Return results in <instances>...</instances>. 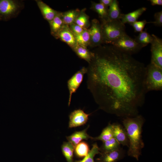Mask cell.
I'll return each instance as SVG.
<instances>
[{
    "mask_svg": "<svg viewBox=\"0 0 162 162\" xmlns=\"http://www.w3.org/2000/svg\"><path fill=\"white\" fill-rule=\"evenodd\" d=\"M93 53L87 86L100 108L124 118L138 115L147 93L144 64L111 45Z\"/></svg>",
    "mask_w": 162,
    "mask_h": 162,
    "instance_id": "6da1fadb",
    "label": "cell"
},
{
    "mask_svg": "<svg viewBox=\"0 0 162 162\" xmlns=\"http://www.w3.org/2000/svg\"><path fill=\"white\" fill-rule=\"evenodd\" d=\"M122 122L129 141L128 155L138 160L144 146L142 136L144 118L138 114L134 117L124 118Z\"/></svg>",
    "mask_w": 162,
    "mask_h": 162,
    "instance_id": "7a4b0ae2",
    "label": "cell"
},
{
    "mask_svg": "<svg viewBox=\"0 0 162 162\" xmlns=\"http://www.w3.org/2000/svg\"><path fill=\"white\" fill-rule=\"evenodd\" d=\"M102 21L101 25L103 42L111 44L126 34L125 24L121 20Z\"/></svg>",
    "mask_w": 162,
    "mask_h": 162,
    "instance_id": "3957f363",
    "label": "cell"
},
{
    "mask_svg": "<svg viewBox=\"0 0 162 162\" xmlns=\"http://www.w3.org/2000/svg\"><path fill=\"white\" fill-rule=\"evenodd\" d=\"M144 85L147 92L162 89V69L150 63L146 67Z\"/></svg>",
    "mask_w": 162,
    "mask_h": 162,
    "instance_id": "277c9868",
    "label": "cell"
},
{
    "mask_svg": "<svg viewBox=\"0 0 162 162\" xmlns=\"http://www.w3.org/2000/svg\"><path fill=\"white\" fill-rule=\"evenodd\" d=\"M24 7L22 1L0 0V20L7 21L16 18Z\"/></svg>",
    "mask_w": 162,
    "mask_h": 162,
    "instance_id": "5b68a950",
    "label": "cell"
},
{
    "mask_svg": "<svg viewBox=\"0 0 162 162\" xmlns=\"http://www.w3.org/2000/svg\"><path fill=\"white\" fill-rule=\"evenodd\" d=\"M111 45L118 49L131 55L136 53L142 48L134 39L126 34L112 42Z\"/></svg>",
    "mask_w": 162,
    "mask_h": 162,
    "instance_id": "8992f818",
    "label": "cell"
},
{
    "mask_svg": "<svg viewBox=\"0 0 162 162\" xmlns=\"http://www.w3.org/2000/svg\"><path fill=\"white\" fill-rule=\"evenodd\" d=\"M151 63L162 69V40L154 34L151 35Z\"/></svg>",
    "mask_w": 162,
    "mask_h": 162,
    "instance_id": "52a82bcc",
    "label": "cell"
},
{
    "mask_svg": "<svg viewBox=\"0 0 162 162\" xmlns=\"http://www.w3.org/2000/svg\"><path fill=\"white\" fill-rule=\"evenodd\" d=\"M87 68L85 67L78 71L68 80V87L69 92L68 105H70L72 96L75 93L82 81L84 74H86Z\"/></svg>",
    "mask_w": 162,
    "mask_h": 162,
    "instance_id": "ba28073f",
    "label": "cell"
},
{
    "mask_svg": "<svg viewBox=\"0 0 162 162\" xmlns=\"http://www.w3.org/2000/svg\"><path fill=\"white\" fill-rule=\"evenodd\" d=\"M90 38V43L92 46H100L103 43L101 24L96 19L92 21L91 28L88 30Z\"/></svg>",
    "mask_w": 162,
    "mask_h": 162,
    "instance_id": "9c48e42d",
    "label": "cell"
},
{
    "mask_svg": "<svg viewBox=\"0 0 162 162\" xmlns=\"http://www.w3.org/2000/svg\"><path fill=\"white\" fill-rule=\"evenodd\" d=\"M90 114H87L81 109L74 110L70 114L69 127L74 128L85 124L88 119Z\"/></svg>",
    "mask_w": 162,
    "mask_h": 162,
    "instance_id": "30bf717a",
    "label": "cell"
},
{
    "mask_svg": "<svg viewBox=\"0 0 162 162\" xmlns=\"http://www.w3.org/2000/svg\"><path fill=\"white\" fill-rule=\"evenodd\" d=\"M100 157L97 159L98 162H116L124 156L123 149L119 148L114 150L100 153Z\"/></svg>",
    "mask_w": 162,
    "mask_h": 162,
    "instance_id": "8fae6325",
    "label": "cell"
},
{
    "mask_svg": "<svg viewBox=\"0 0 162 162\" xmlns=\"http://www.w3.org/2000/svg\"><path fill=\"white\" fill-rule=\"evenodd\" d=\"M113 136L120 144L128 147L129 141L126 131L121 124H113Z\"/></svg>",
    "mask_w": 162,
    "mask_h": 162,
    "instance_id": "7c38bea8",
    "label": "cell"
},
{
    "mask_svg": "<svg viewBox=\"0 0 162 162\" xmlns=\"http://www.w3.org/2000/svg\"><path fill=\"white\" fill-rule=\"evenodd\" d=\"M60 38L73 48L76 44L74 35L67 25L64 26L57 35Z\"/></svg>",
    "mask_w": 162,
    "mask_h": 162,
    "instance_id": "4fadbf2b",
    "label": "cell"
},
{
    "mask_svg": "<svg viewBox=\"0 0 162 162\" xmlns=\"http://www.w3.org/2000/svg\"><path fill=\"white\" fill-rule=\"evenodd\" d=\"M35 1L44 18L49 22L52 21L58 12L41 0H37Z\"/></svg>",
    "mask_w": 162,
    "mask_h": 162,
    "instance_id": "5bb4252c",
    "label": "cell"
},
{
    "mask_svg": "<svg viewBox=\"0 0 162 162\" xmlns=\"http://www.w3.org/2000/svg\"><path fill=\"white\" fill-rule=\"evenodd\" d=\"M146 9V8L142 7L127 14H122L121 20L124 24L125 23L132 24L137 21L139 17Z\"/></svg>",
    "mask_w": 162,
    "mask_h": 162,
    "instance_id": "9a60e30c",
    "label": "cell"
},
{
    "mask_svg": "<svg viewBox=\"0 0 162 162\" xmlns=\"http://www.w3.org/2000/svg\"><path fill=\"white\" fill-rule=\"evenodd\" d=\"M49 23L51 34L56 38L59 32L64 26L62 14L58 12L53 19Z\"/></svg>",
    "mask_w": 162,
    "mask_h": 162,
    "instance_id": "2e32d148",
    "label": "cell"
},
{
    "mask_svg": "<svg viewBox=\"0 0 162 162\" xmlns=\"http://www.w3.org/2000/svg\"><path fill=\"white\" fill-rule=\"evenodd\" d=\"M88 128V127L84 130L74 132L71 135L67 136V140L75 146L82 140H87L89 138L91 139L92 137L87 133Z\"/></svg>",
    "mask_w": 162,
    "mask_h": 162,
    "instance_id": "e0dca14e",
    "label": "cell"
},
{
    "mask_svg": "<svg viewBox=\"0 0 162 162\" xmlns=\"http://www.w3.org/2000/svg\"><path fill=\"white\" fill-rule=\"evenodd\" d=\"M108 10V20H121L122 14L117 0H113Z\"/></svg>",
    "mask_w": 162,
    "mask_h": 162,
    "instance_id": "ac0fdd59",
    "label": "cell"
},
{
    "mask_svg": "<svg viewBox=\"0 0 162 162\" xmlns=\"http://www.w3.org/2000/svg\"><path fill=\"white\" fill-rule=\"evenodd\" d=\"M73 49L76 54L80 58L86 60L89 63L94 56L93 52L89 51L86 47L77 44Z\"/></svg>",
    "mask_w": 162,
    "mask_h": 162,
    "instance_id": "d6986e66",
    "label": "cell"
},
{
    "mask_svg": "<svg viewBox=\"0 0 162 162\" xmlns=\"http://www.w3.org/2000/svg\"><path fill=\"white\" fill-rule=\"evenodd\" d=\"M75 146L70 142H64L62 146V152L68 162H72Z\"/></svg>",
    "mask_w": 162,
    "mask_h": 162,
    "instance_id": "ffe728a7",
    "label": "cell"
},
{
    "mask_svg": "<svg viewBox=\"0 0 162 162\" xmlns=\"http://www.w3.org/2000/svg\"><path fill=\"white\" fill-rule=\"evenodd\" d=\"M112 137H113V124H109L103 129L99 136L94 137H92L91 139L94 140H100L104 142Z\"/></svg>",
    "mask_w": 162,
    "mask_h": 162,
    "instance_id": "44dd1931",
    "label": "cell"
},
{
    "mask_svg": "<svg viewBox=\"0 0 162 162\" xmlns=\"http://www.w3.org/2000/svg\"><path fill=\"white\" fill-rule=\"evenodd\" d=\"M103 142L102 145L99 148L100 151L101 152L114 150L120 148V144L114 137Z\"/></svg>",
    "mask_w": 162,
    "mask_h": 162,
    "instance_id": "7402d4cb",
    "label": "cell"
},
{
    "mask_svg": "<svg viewBox=\"0 0 162 162\" xmlns=\"http://www.w3.org/2000/svg\"><path fill=\"white\" fill-rule=\"evenodd\" d=\"M134 40L143 48L151 44L152 40V37L146 30H145L140 32Z\"/></svg>",
    "mask_w": 162,
    "mask_h": 162,
    "instance_id": "603a6c76",
    "label": "cell"
},
{
    "mask_svg": "<svg viewBox=\"0 0 162 162\" xmlns=\"http://www.w3.org/2000/svg\"><path fill=\"white\" fill-rule=\"evenodd\" d=\"M76 44L85 47L90 44V38L88 30L85 29L81 33L74 35Z\"/></svg>",
    "mask_w": 162,
    "mask_h": 162,
    "instance_id": "cb8c5ba5",
    "label": "cell"
},
{
    "mask_svg": "<svg viewBox=\"0 0 162 162\" xmlns=\"http://www.w3.org/2000/svg\"><path fill=\"white\" fill-rule=\"evenodd\" d=\"M79 14V11L77 10H69L62 14L64 24L68 25L74 23Z\"/></svg>",
    "mask_w": 162,
    "mask_h": 162,
    "instance_id": "d4e9b609",
    "label": "cell"
},
{
    "mask_svg": "<svg viewBox=\"0 0 162 162\" xmlns=\"http://www.w3.org/2000/svg\"><path fill=\"white\" fill-rule=\"evenodd\" d=\"M92 8L98 14L102 20L108 19V9L107 7L100 3H93Z\"/></svg>",
    "mask_w": 162,
    "mask_h": 162,
    "instance_id": "484cf974",
    "label": "cell"
},
{
    "mask_svg": "<svg viewBox=\"0 0 162 162\" xmlns=\"http://www.w3.org/2000/svg\"><path fill=\"white\" fill-rule=\"evenodd\" d=\"M74 151L77 156L79 157H84L87 155L90 150L88 144L86 142L82 141L75 146Z\"/></svg>",
    "mask_w": 162,
    "mask_h": 162,
    "instance_id": "4316f807",
    "label": "cell"
},
{
    "mask_svg": "<svg viewBox=\"0 0 162 162\" xmlns=\"http://www.w3.org/2000/svg\"><path fill=\"white\" fill-rule=\"evenodd\" d=\"M100 153L99 148L96 143H94L92 145V148L87 155L82 160L77 162H95L94 160V156Z\"/></svg>",
    "mask_w": 162,
    "mask_h": 162,
    "instance_id": "83f0119b",
    "label": "cell"
},
{
    "mask_svg": "<svg viewBox=\"0 0 162 162\" xmlns=\"http://www.w3.org/2000/svg\"><path fill=\"white\" fill-rule=\"evenodd\" d=\"M88 17L84 13L79 14L76 18L74 23L85 29L88 23Z\"/></svg>",
    "mask_w": 162,
    "mask_h": 162,
    "instance_id": "f1b7e54d",
    "label": "cell"
},
{
    "mask_svg": "<svg viewBox=\"0 0 162 162\" xmlns=\"http://www.w3.org/2000/svg\"><path fill=\"white\" fill-rule=\"evenodd\" d=\"M148 22L146 20L140 21H136L130 25L133 28L136 32H140L143 31L146 24Z\"/></svg>",
    "mask_w": 162,
    "mask_h": 162,
    "instance_id": "f546056e",
    "label": "cell"
},
{
    "mask_svg": "<svg viewBox=\"0 0 162 162\" xmlns=\"http://www.w3.org/2000/svg\"><path fill=\"white\" fill-rule=\"evenodd\" d=\"M154 21L148 22L153 24L157 26L161 27L162 26V11L155 13L154 15Z\"/></svg>",
    "mask_w": 162,
    "mask_h": 162,
    "instance_id": "4dcf8cb0",
    "label": "cell"
},
{
    "mask_svg": "<svg viewBox=\"0 0 162 162\" xmlns=\"http://www.w3.org/2000/svg\"><path fill=\"white\" fill-rule=\"evenodd\" d=\"M70 30L74 35L79 34L82 33L85 29H84L75 23H73L70 25Z\"/></svg>",
    "mask_w": 162,
    "mask_h": 162,
    "instance_id": "1f68e13d",
    "label": "cell"
},
{
    "mask_svg": "<svg viewBox=\"0 0 162 162\" xmlns=\"http://www.w3.org/2000/svg\"><path fill=\"white\" fill-rule=\"evenodd\" d=\"M113 0H100V3H101L106 7H108L110 6L113 2Z\"/></svg>",
    "mask_w": 162,
    "mask_h": 162,
    "instance_id": "d6a6232c",
    "label": "cell"
},
{
    "mask_svg": "<svg viewBox=\"0 0 162 162\" xmlns=\"http://www.w3.org/2000/svg\"><path fill=\"white\" fill-rule=\"evenodd\" d=\"M149 1L152 6L162 5V0H150Z\"/></svg>",
    "mask_w": 162,
    "mask_h": 162,
    "instance_id": "836d02e7",
    "label": "cell"
}]
</instances>
